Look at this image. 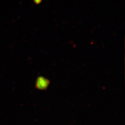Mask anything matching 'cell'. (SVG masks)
Listing matches in <instances>:
<instances>
[{
	"label": "cell",
	"instance_id": "cell-1",
	"mask_svg": "<svg viewBox=\"0 0 125 125\" xmlns=\"http://www.w3.org/2000/svg\"><path fill=\"white\" fill-rule=\"evenodd\" d=\"M50 81L44 77L38 78L36 83V87L39 90H45L49 85Z\"/></svg>",
	"mask_w": 125,
	"mask_h": 125
}]
</instances>
